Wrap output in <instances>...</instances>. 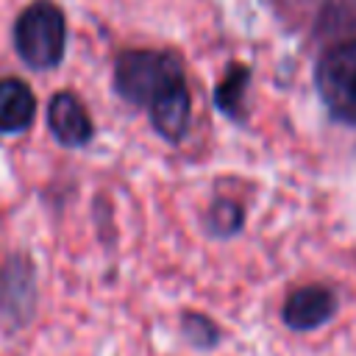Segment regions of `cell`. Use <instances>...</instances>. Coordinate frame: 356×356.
<instances>
[{
    "label": "cell",
    "instance_id": "obj_4",
    "mask_svg": "<svg viewBox=\"0 0 356 356\" xmlns=\"http://www.w3.org/2000/svg\"><path fill=\"white\" fill-rule=\"evenodd\" d=\"M337 312V298L323 284L298 286L281 306V320L289 331H314L325 325Z\"/></svg>",
    "mask_w": 356,
    "mask_h": 356
},
{
    "label": "cell",
    "instance_id": "obj_9",
    "mask_svg": "<svg viewBox=\"0 0 356 356\" xmlns=\"http://www.w3.org/2000/svg\"><path fill=\"white\" fill-rule=\"evenodd\" d=\"M211 222H214V231L217 234H234L242 222V211L234 206V203H217L214 214H211Z\"/></svg>",
    "mask_w": 356,
    "mask_h": 356
},
{
    "label": "cell",
    "instance_id": "obj_6",
    "mask_svg": "<svg viewBox=\"0 0 356 356\" xmlns=\"http://www.w3.org/2000/svg\"><path fill=\"white\" fill-rule=\"evenodd\" d=\"M36 111L33 92L19 78H3L0 81V131L14 134L31 125Z\"/></svg>",
    "mask_w": 356,
    "mask_h": 356
},
{
    "label": "cell",
    "instance_id": "obj_2",
    "mask_svg": "<svg viewBox=\"0 0 356 356\" xmlns=\"http://www.w3.org/2000/svg\"><path fill=\"white\" fill-rule=\"evenodd\" d=\"M64 39H67L64 14L47 0L28 6L14 25L17 53L33 70L56 67L64 56Z\"/></svg>",
    "mask_w": 356,
    "mask_h": 356
},
{
    "label": "cell",
    "instance_id": "obj_7",
    "mask_svg": "<svg viewBox=\"0 0 356 356\" xmlns=\"http://www.w3.org/2000/svg\"><path fill=\"white\" fill-rule=\"evenodd\" d=\"M150 120L156 125V131L167 139H181L186 125H189V92L186 83L175 86L172 92H167L159 103L150 106Z\"/></svg>",
    "mask_w": 356,
    "mask_h": 356
},
{
    "label": "cell",
    "instance_id": "obj_3",
    "mask_svg": "<svg viewBox=\"0 0 356 356\" xmlns=\"http://www.w3.org/2000/svg\"><path fill=\"white\" fill-rule=\"evenodd\" d=\"M317 92L334 117L356 122V42L337 44L320 58Z\"/></svg>",
    "mask_w": 356,
    "mask_h": 356
},
{
    "label": "cell",
    "instance_id": "obj_10",
    "mask_svg": "<svg viewBox=\"0 0 356 356\" xmlns=\"http://www.w3.org/2000/svg\"><path fill=\"white\" fill-rule=\"evenodd\" d=\"M242 81H245V72L242 70H234L231 75H228V81L225 83H220V92H217V103L222 106V108H234L236 106V95H239V89H242Z\"/></svg>",
    "mask_w": 356,
    "mask_h": 356
},
{
    "label": "cell",
    "instance_id": "obj_5",
    "mask_svg": "<svg viewBox=\"0 0 356 356\" xmlns=\"http://www.w3.org/2000/svg\"><path fill=\"white\" fill-rule=\"evenodd\" d=\"M47 122H50L53 136L70 147H78V145L89 142V136H92V120L86 114V108L81 106V100L70 92H58L50 100Z\"/></svg>",
    "mask_w": 356,
    "mask_h": 356
},
{
    "label": "cell",
    "instance_id": "obj_8",
    "mask_svg": "<svg viewBox=\"0 0 356 356\" xmlns=\"http://www.w3.org/2000/svg\"><path fill=\"white\" fill-rule=\"evenodd\" d=\"M181 334L197 350H214L222 339V331L217 328V323L200 312H186L181 317Z\"/></svg>",
    "mask_w": 356,
    "mask_h": 356
},
{
    "label": "cell",
    "instance_id": "obj_1",
    "mask_svg": "<svg viewBox=\"0 0 356 356\" xmlns=\"http://www.w3.org/2000/svg\"><path fill=\"white\" fill-rule=\"evenodd\" d=\"M114 83L125 100L150 108L167 92L184 83V72H181V64L167 53L128 50L117 58Z\"/></svg>",
    "mask_w": 356,
    "mask_h": 356
}]
</instances>
